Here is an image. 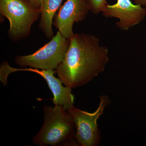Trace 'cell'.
I'll return each instance as SVG.
<instances>
[{"label": "cell", "mask_w": 146, "mask_h": 146, "mask_svg": "<svg viewBox=\"0 0 146 146\" xmlns=\"http://www.w3.org/2000/svg\"><path fill=\"white\" fill-rule=\"evenodd\" d=\"M108 50L93 35L75 33L64 60L57 69L58 78L65 86L85 85L103 72L109 62Z\"/></svg>", "instance_id": "6da1fadb"}, {"label": "cell", "mask_w": 146, "mask_h": 146, "mask_svg": "<svg viewBox=\"0 0 146 146\" xmlns=\"http://www.w3.org/2000/svg\"><path fill=\"white\" fill-rule=\"evenodd\" d=\"M44 121L42 128L33 139L34 145L40 146L74 145L76 127L70 114L63 106H44Z\"/></svg>", "instance_id": "7a4b0ae2"}, {"label": "cell", "mask_w": 146, "mask_h": 146, "mask_svg": "<svg viewBox=\"0 0 146 146\" xmlns=\"http://www.w3.org/2000/svg\"><path fill=\"white\" fill-rule=\"evenodd\" d=\"M0 13L9 21L8 35L14 41L28 36L40 16L39 8L27 0H0Z\"/></svg>", "instance_id": "3957f363"}, {"label": "cell", "mask_w": 146, "mask_h": 146, "mask_svg": "<svg viewBox=\"0 0 146 146\" xmlns=\"http://www.w3.org/2000/svg\"><path fill=\"white\" fill-rule=\"evenodd\" d=\"M70 44L58 31L49 42L32 54L18 56L15 62L21 67H29L41 70H56L64 60Z\"/></svg>", "instance_id": "277c9868"}, {"label": "cell", "mask_w": 146, "mask_h": 146, "mask_svg": "<svg viewBox=\"0 0 146 146\" xmlns=\"http://www.w3.org/2000/svg\"><path fill=\"white\" fill-rule=\"evenodd\" d=\"M98 107L96 111L89 112L74 106L67 111L70 114L75 124V138L79 145L97 146L101 141L100 131L98 121L104 114L106 107L110 104L109 97L106 95L100 97Z\"/></svg>", "instance_id": "5b68a950"}, {"label": "cell", "mask_w": 146, "mask_h": 146, "mask_svg": "<svg viewBox=\"0 0 146 146\" xmlns=\"http://www.w3.org/2000/svg\"><path fill=\"white\" fill-rule=\"evenodd\" d=\"M106 18H117L118 29L128 31L143 21L146 17V9L133 4L131 0H117L115 4H108L102 13Z\"/></svg>", "instance_id": "8992f818"}, {"label": "cell", "mask_w": 146, "mask_h": 146, "mask_svg": "<svg viewBox=\"0 0 146 146\" xmlns=\"http://www.w3.org/2000/svg\"><path fill=\"white\" fill-rule=\"evenodd\" d=\"M90 11L85 0H67L54 16L53 24L62 36L70 39L75 23L85 19Z\"/></svg>", "instance_id": "52a82bcc"}, {"label": "cell", "mask_w": 146, "mask_h": 146, "mask_svg": "<svg viewBox=\"0 0 146 146\" xmlns=\"http://www.w3.org/2000/svg\"><path fill=\"white\" fill-rule=\"evenodd\" d=\"M6 71L8 75L11 73L18 71H27L38 74L46 82L53 96L52 101L54 105L61 106L66 110L74 106V96L72 93V88L63 86L60 79L55 77L56 71L54 70H39L31 68L18 69L12 68L8 64L6 67Z\"/></svg>", "instance_id": "ba28073f"}, {"label": "cell", "mask_w": 146, "mask_h": 146, "mask_svg": "<svg viewBox=\"0 0 146 146\" xmlns=\"http://www.w3.org/2000/svg\"><path fill=\"white\" fill-rule=\"evenodd\" d=\"M63 0H42L40 9L39 27L48 39L53 36L52 25L56 11Z\"/></svg>", "instance_id": "9c48e42d"}, {"label": "cell", "mask_w": 146, "mask_h": 146, "mask_svg": "<svg viewBox=\"0 0 146 146\" xmlns=\"http://www.w3.org/2000/svg\"><path fill=\"white\" fill-rule=\"evenodd\" d=\"M89 10L97 15L103 12L108 4L106 0H85Z\"/></svg>", "instance_id": "30bf717a"}, {"label": "cell", "mask_w": 146, "mask_h": 146, "mask_svg": "<svg viewBox=\"0 0 146 146\" xmlns=\"http://www.w3.org/2000/svg\"><path fill=\"white\" fill-rule=\"evenodd\" d=\"M33 5L35 6L38 8H40L42 3V0H27Z\"/></svg>", "instance_id": "8fae6325"}, {"label": "cell", "mask_w": 146, "mask_h": 146, "mask_svg": "<svg viewBox=\"0 0 146 146\" xmlns=\"http://www.w3.org/2000/svg\"><path fill=\"white\" fill-rule=\"evenodd\" d=\"M133 1L134 3L139 5L146 9V0H133Z\"/></svg>", "instance_id": "7c38bea8"}]
</instances>
